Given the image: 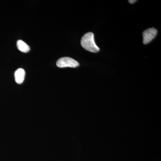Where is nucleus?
<instances>
[{"label":"nucleus","instance_id":"obj_2","mask_svg":"<svg viewBox=\"0 0 161 161\" xmlns=\"http://www.w3.org/2000/svg\"><path fill=\"white\" fill-rule=\"evenodd\" d=\"M57 66L59 68L71 67L76 68L79 66L78 61L69 57H64L60 58L57 61Z\"/></svg>","mask_w":161,"mask_h":161},{"label":"nucleus","instance_id":"obj_5","mask_svg":"<svg viewBox=\"0 0 161 161\" xmlns=\"http://www.w3.org/2000/svg\"><path fill=\"white\" fill-rule=\"evenodd\" d=\"M17 46L19 50L23 53H27L30 50V47L23 40H18L17 42Z\"/></svg>","mask_w":161,"mask_h":161},{"label":"nucleus","instance_id":"obj_1","mask_svg":"<svg viewBox=\"0 0 161 161\" xmlns=\"http://www.w3.org/2000/svg\"><path fill=\"white\" fill-rule=\"evenodd\" d=\"M81 46L88 51L96 53L100 50L95 43L94 35L92 32H88L85 34L80 41Z\"/></svg>","mask_w":161,"mask_h":161},{"label":"nucleus","instance_id":"obj_3","mask_svg":"<svg viewBox=\"0 0 161 161\" xmlns=\"http://www.w3.org/2000/svg\"><path fill=\"white\" fill-rule=\"evenodd\" d=\"M157 30L153 27L146 30L143 33V43L147 44L150 43L155 37L157 34Z\"/></svg>","mask_w":161,"mask_h":161},{"label":"nucleus","instance_id":"obj_6","mask_svg":"<svg viewBox=\"0 0 161 161\" xmlns=\"http://www.w3.org/2000/svg\"><path fill=\"white\" fill-rule=\"evenodd\" d=\"M136 1H136V0H130V1H128V2L131 4H133V3H136Z\"/></svg>","mask_w":161,"mask_h":161},{"label":"nucleus","instance_id":"obj_4","mask_svg":"<svg viewBox=\"0 0 161 161\" xmlns=\"http://www.w3.org/2000/svg\"><path fill=\"white\" fill-rule=\"evenodd\" d=\"M25 76V70L23 69H18L14 73L15 80L19 84L23 83Z\"/></svg>","mask_w":161,"mask_h":161}]
</instances>
